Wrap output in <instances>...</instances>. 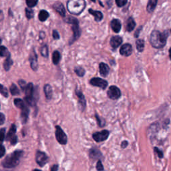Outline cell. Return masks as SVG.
Returning <instances> with one entry per match:
<instances>
[{"label": "cell", "instance_id": "6da1fadb", "mask_svg": "<svg viewBox=\"0 0 171 171\" xmlns=\"http://www.w3.org/2000/svg\"><path fill=\"white\" fill-rule=\"evenodd\" d=\"M23 152L22 150H15L12 154L7 156L4 160L2 161V166L5 169H13L18 166L22 157Z\"/></svg>", "mask_w": 171, "mask_h": 171}, {"label": "cell", "instance_id": "7a4b0ae2", "mask_svg": "<svg viewBox=\"0 0 171 171\" xmlns=\"http://www.w3.org/2000/svg\"><path fill=\"white\" fill-rule=\"evenodd\" d=\"M167 37L168 33L166 32L161 33L157 30H155L150 34V42L154 48L157 49L162 48L166 45Z\"/></svg>", "mask_w": 171, "mask_h": 171}, {"label": "cell", "instance_id": "3957f363", "mask_svg": "<svg viewBox=\"0 0 171 171\" xmlns=\"http://www.w3.org/2000/svg\"><path fill=\"white\" fill-rule=\"evenodd\" d=\"M86 8L85 0H68L67 9L73 15H79Z\"/></svg>", "mask_w": 171, "mask_h": 171}, {"label": "cell", "instance_id": "277c9868", "mask_svg": "<svg viewBox=\"0 0 171 171\" xmlns=\"http://www.w3.org/2000/svg\"><path fill=\"white\" fill-rule=\"evenodd\" d=\"M65 22L71 24L72 26V30L74 32V36H73V40H76L78 39L80 36V30L79 28V23H78V20L75 18H72V17H69L67 18Z\"/></svg>", "mask_w": 171, "mask_h": 171}, {"label": "cell", "instance_id": "5b68a950", "mask_svg": "<svg viewBox=\"0 0 171 171\" xmlns=\"http://www.w3.org/2000/svg\"><path fill=\"white\" fill-rule=\"evenodd\" d=\"M55 135L57 141H58L60 145H66L67 142H68V137H67L66 133L63 132V130L60 126H56Z\"/></svg>", "mask_w": 171, "mask_h": 171}, {"label": "cell", "instance_id": "8992f818", "mask_svg": "<svg viewBox=\"0 0 171 171\" xmlns=\"http://www.w3.org/2000/svg\"><path fill=\"white\" fill-rule=\"evenodd\" d=\"M17 128L15 125H12L5 137L7 141H9L12 145H15L18 142V136L15 135Z\"/></svg>", "mask_w": 171, "mask_h": 171}, {"label": "cell", "instance_id": "52a82bcc", "mask_svg": "<svg viewBox=\"0 0 171 171\" xmlns=\"http://www.w3.org/2000/svg\"><path fill=\"white\" fill-rule=\"evenodd\" d=\"M48 156H47L46 154L42 151H38L36 152V161L37 164L39 166H43L46 165V163L48 161Z\"/></svg>", "mask_w": 171, "mask_h": 171}, {"label": "cell", "instance_id": "ba28073f", "mask_svg": "<svg viewBox=\"0 0 171 171\" xmlns=\"http://www.w3.org/2000/svg\"><path fill=\"white\" fill-rule=\"evenodd\" d=\"M108 98L112 100H118L121 96V91L119 88L116 86H111L107 92Z\"/></svg>", "mask_w": 171, "mask_h": 171}, {"label": "cell", "instance_id": "9c48e42d", "mask_svg": "<svg viewBox=\"0 0 171 171\" xmlns=\"http://www.w3.org/2000/svg\"><path fill=\"white\" fill-rule=\"evenodd\" d=\"M109 135H110V132L108 130H104L101 132L94 133L92 137H93V139L96 142H103V141H104V140H106L108 138Z\"/></svg>", "mask_w": 171, "mask_h": 171}, {"label": "cell", "instance_id": "30bf717a", "mask_svg": "<svg viewBox=\"0 0 171 171\" xmlns=\"http://www.w3.org/2000/svg\"><path fill=\"white\" fill-rule=\"evenodd\" d=\"M90 83L92 86L99 87V88L103 90H105L108 84V83L106 80L100 78H93L92 79L90 80Z\"/></svg>", "mask_w": 171, "mask_h": 171}, {"label": "cell", "instance_id": "8fae6325", "mask_svg": "<svg viewBox=\"0 0 171 171\" xmlns=\"http://www.w3.org/2000/svg\"><path fill=\"white\" fill-rule=\"evenodd\" d=\"M29 62L31 68L33 71H36L38 68V56L34 50H33L29 56Z\"/></svg>", "mask_w": 171, "mask_h": 171}, {"label": "cell", "instance_id": "7c38bea8", "mask_svg": "<svg viewBox=\"0 0 171 171\" xmlns=\"http://www.w3.org/2000/svg\"><path fill=\"white\" fill-rule=\"evenodd\" d=\"M120 54L124 56H129L132 53V47L130 43H125L123 44L120 49Z\"/></svg>", "mask_w": 171, "mask_h": 171}, {"label": "cell", "instance_id": "4fadbf2b", "mask_svg": "<svg viewBox=\"0 0 171 171\" xmlns=\"http://www.w3.org/2000/svg\"><path fill=\"white\" fill-rule=\"evenodd\" d=\"M76 94L78 98V102L80 106V108H81L82 111H84L86 106V100L85 99V97L80 90H76Z\"/></svg>", "mask_w": 171, "mask_h": 171}, {"label": "cell", "instance_id": "5bb4252c", "mask_svg": "<svg viewBox=\"0 0 171 171\" xmlns=\"http://www.w3.org/2000/svg\"><path fill=\"white\" fill-rule=\"evenodd\" d=\"M99 70H100V75L103 77H106L108 75L110 72V68L109 66L106 64V63L102 62L100 63L99 65Z\"/></svg>", "mask_w": 171, "mask_h": 171}, {"label": "cell", "instance_id": "9a60e30c", "mask_svg": "<svg viewBox=\"0 0 171 171\" xmlns=\"http://www.w3.org/2000/svg\"><path fill=\"white\" fill-rule=\"evenodd\" d=\"M122 43V39L120 36H113L110 39V45L113 48H117L118 46L121 45Z\"/></svg>", "mask_w": 171, "mask_h": 171}, {"label": "cell", "instance_id": "2e32d148", "mask_svg": "<svg viewBox=\"0 0 171 171\" xmlns=\"http://www.w3.org/2000/svg\"><path fill=\"white\" fill-rule=\"evenodd\" d=\"M53 8L56 9V11L59 13L60 15L62 17H65L66 15V10L62 3L60 2H56L53 5Z\"/></svg>", "mask_w": 171, "mask_h": 171}, {"label": "cell", "instance_id": "e0dca14e", "mask_svg": "<svg viewBox=\"0 0 171 171\" xmlns=\"http://www.w3.org/2000/svg\"><path fill=\"white\" fill-rule=\"evenodd\" d=\"M121 23H120V20L117 19H114L111 21V28L115 33L120 32V29H121Z\"/></svg>", "mask_w": 171, "mask_h": 171}, {"label": "cell", "instance_id": "ac0fdd59", "mask_svg": "<svg viewBox=\"0 0 171 171\" xmlns=\"http://www.w3.org/2000/svg\"><path fill=\"white\" fill-rule=\"evenodd\" d=\"M43 91L45 93V96L47 100H51L53 96V90L52 86L50 84H46L43 87Z\"/></svg>", "mask_w": 171, "mask_h": 171}, {"label": "cell", "instance_id": "d6986e66", "mask_svg": "<svg viewBox=\"0 0 171 171\" xmlns=\"http://www.w3.org/2000/svg\"><path fill=\"white\" fill-rule=\"evenodd\" d=\"M102 155L101 152H100L98 149L96 148H92L90 150V159L95 160L96 159H100V157H101Z\"/></svg>", "mask_w": 171, "mask_h": 171}, {"label": "cell", "instance_id": "ffe728a7", "mask_svg": "<svg viewBox=\"0 0 171 171\" xmlns=\"http://www.w3.org/2000/svg\"><path fill=\"white\" fill-rule=\"evenodd\" d=\"M88 12L90 13V14L94 15L96 22H100L103 19V14L101 12L94 11V10L92 9H89Z\"/></svg>", "mask_w": 171, "mask_h": 171}, {"label": "cell", "instance_id": "44dd1931", "mask_svg": "<svg viewBox=\"0 0 171 171\" xmlns=\"http://www.w3.org/2000/svg\"><path fill=\"white\" fill-rule=\"evenodd\" d=\"M22 113H21V118H22V122L23 124H26L28 121V116H29V110L28 106H26V108L21 110Z\"/></svg>", "mask_w": 171, "mask_h": 171}, {"label": "cell", "instance_id": "7402d4cb", "mask_svg": "<svg viewBox=\"0 0 171 171\" xmlns=\"http://www.w3.org/2000/svg\"><path fill=\"white\" fill-rule=\"evenodd\" d=\"M13 64V60L11 58V54H9L8 56L6 57V60L3 63V67L5 71H9L10 68Z\"/></svg>", "mask_w": 171, "mask_h": 171}, {"label": "cell", "instance_id": "603a6c76", "mask_svg": "<svg viewBox=\"0 0 171 171\" xmlns=\"http://www.w3.org/2000/svg\"><path fill=\"white\" fill-rule=\"evenodd\" d=\"M157 2H158V0H149L148 5H147L146 7V9L148 12L152 13L155 10Z\"/></svg>", "mask_w": 171, "mask_h": 171}, {"label": "cell", "instance_id": "cb8c5ba5", "mask_svg": "<svg viewBox=\"0 0 171 171\" xmlns=\"http://www.w3.org/2000/svg\"><path fill=\"white\" fill-rule=\"evenodd\" d=\"M136 26V23L132 18H130L126 23V30L128 32H132L135 29Z\"/></svg>", "mask_w": 171, "mask_h": 171}, {"label": "cell", "instance_id": "d4e9b609", "mask_svg": "<svg viewBox=\"0 0 171 171\" xmlns=\"http://www.w3.org/2000/svg\"><path fill=\"white\" fill-rule=\"evenodd\" d=\"M13 102H14V104L16 107H18V108L21 109V110L26 108V107L27 106L26 105L24 101L20 98H15L14 100V101H13Z\"/></svg>", "mask_w": 171, "mask_h": 171}, {"label": "cell", "instance_id": "484cf974", "mask_svg": "<svg viewBox=\"0 0 171 171\" xmlns=\"http://www.w3.org/2000/svg\"><path fill=\"white\" fill-rule=\"evenodd\" d=\"M49 17V13L46 11V10L43 9L41 10L39 13V19L41 22H45L46 20Z\"/></svg>", "mask_w": 171, "mask_h": 171}, {"label": "cell", "instance_id": "4316f807", "mask_svg": "<svg viewBox=\"0 0 171 171\" xmlns=\"http://www.w3.org/2000/svg\"><path fill=\"white\" fill-rule=\"evenodd\" d=\"M136 48L137 50L139 52H143L144 48H145V41L143 39H137L136 42Z\"/></svg>", "mask_w": 171, "mask_h": 171}, {"label": "cell", "instance_id": "83f0119b", "mask_svg": "<svg viewBox=\"0 0 171 171\" xmlns=\"http://www.w3.org/2000/svg\"><path fill=\"white\" fill-rule=\"evenodd\" d=\"M60 53L58 51L56 50V51L53 52L52 55V61L53 64L58 65V63L60 62Z\"/></svg>", "mask_w": 171, "mask_h": 171}, {"label": "cell", "instance_id": "f1b7e54d", "mask_svg": "<svg viewBox=\"0 0 171 171\" xmlns=\"http://www.w3.org/2000/svg\"><path fill=\"white\" fill-rule=\"evenodd\" d=\"M10 92H11L13 96L19 95L20 94V90L18 88L15 84H12L11 87H10Z\"/></svg>", "mask_w": 171, "mask_h": 171}, {"label": "cell", "instance_id": "f546056e", "mask_svg": "<svg viewBox=\"0 0 171 171\" xmlns=\"http://www.w3.org/2000/svg\"><path fill=\"white\" fill-rule=\"evenodd\" d=\"M74 72L77 75L80 77H83L85 74V70L82 67H80V66H77L74 68Z\"/></svg>", "mask_w": 171, "mask_h": 171}, {"label": "cell", "instance_id": "4dcf8cb0", "mask_svg": "<svg viewBox=\"0 0 171 171\" xmlns=\"http://www.w3.org/2000/svg\"><path fill=\"white\" fill-rule=\"evenodd\" d=\"M41 54L44 58H48L49 55V51L47 45H43L41 48Z\"/></svg>", "mask_w": 171, "mask_h": 171}, {"label": "cell", "instance_id": "1f68e13d", "mask_svg": "<svg viewBox=\"0 0 171 171\" xmlns=\"http://www.w3.org/2000/svg\"><path fill=\"white\" fill-rule=\"evenodd\" d=\"M96 118L97 120V122H98V125L100 127H104L106 125V122L104 121V120H103L101 117H100L98 116V114H96Z\"/></svg>", "mask_w": 171, "mask_h": 171}, {"label": "cell", "instance_id": "d6a6232c", "mask_svg": "<svg viewBox=\"0 0 171 171\" xmlns=\"http://www.w3.org/2000/svg\"><path fill=\"white\" fill-rule=\"evenodd\" d=\"M0 54H1L2 57H7L8 56L10 53L8 51V50L5 47L2 46L1 47V53H0Z\"/></svg>", "mask_w": 171, "mask_h": 171}, {"label": "cell", "instance_id": "836d02e7", "mask_svg": "<svg viewBox=\"0 0 171 171\" xmlns=\"http://www.w3.org/2000/svg\"><path fill=\"white\" fill-rule=\"evenodd\" d=\"M38 0H26V4L29 8H33L36 5Z\"/></svg>", "mask_w": 171, "mask_h": 171}, {"label": "cell", "instance_id": "e575fe53", "mask_svg": "<svg viewBox=\"0 0 171 171\" xmlns=\"http://www.w3.org/2000/svg\"><path fill=\"white\" fill-rule=\"evenodd\" d=\"M26 18L28 19L32 18L33 17V10L31 9H29V8H26Z\"/></svg>", "mask_w": 171, "mask_h": 171}, {"label": "cell", "instance_id": "d590c367", "mask_svg": "<svg viewBox=\"0 0 171 171\" xmlns=\"http://www.w3.org/2000/svg\"><path fill=\"white\" fill-rule=\"evenodd\" d=\"M128 0H116V5L119 8H121V7L125 6L126 3Z\"/></svg>", "mask_w": 171, "mask_h": 171}, {"label": "cell", "instance_id": "8d00e7d4", "mask_svg": "<svg viewBox=\"0 0 171 171\" xmlns=\"http://www.w3.org/2000/svg\"><path fill=\"white\" fill-rule=\"evenodd\" d=\"M1 94L3 96L5 97V98H8V90H7V88H5V87L3 86L2 84L1 85Z\"/></svg>", "mask_w": 171, "mask_h": 171}, {"label": "cell", "instance_id": "74e56055", "mask_svg": "<svg viewBox=\"0 0 171 171\" xmlns=\"http://www.w3.org/2000/svg\"><path fill=\"white\" fill-rule=\"evenodd\" d=\"M0 136H1V142L2 143L5 139V128H3L0 130Z\"/></svg>", "mask_w": 171, "mask_h": 171}, {"label": "cell", "instance_id": "f35d334b", "mask_svg": "<svg viewBox=\"0 0 171 171\" xmlns=\"http://www.w3.org/2000/svg\"><path fill=\"white\" fill-rule=\"evenodd\" d=\"M154 150H155V152L157 154V155H158V156L160 159L163 158L164 155H163V152L162 150H160L159 149L157 148V147H155V148H154Z\"/></svg>", "mask_w": 171, "mask_h": 171}, {"label": "cell", "instance_id": "ab89813d", "mask_svg": "<svg viewBox=\"0 0 171 171\" xmlns=\"http://www.w3.org/2000/svg\"><path fill=\"white\" fill-rule=\"evenodd\" d=\"M96 169L98 171H103L104 170V166H103L101 160H99L98 162H97Z\"/></svg>", "mask_w": 171, "mask_h": 171}, {"label": "cell", "instance_id": "60d3db41", "mask_svg": "<svg viewBox=\"0 0 171 171\" xmlns=\"http://www.w3.org/2000/svg\"><path fill=\"white\" fill-rule=\"evenodd\" d=\"M18 84H19V86L21 87V88L22 89V90L23 91V90H24V89L26 88V86H27V84H26V81H24V80H19V81H18Z\"/></svg>", "mask_w": 171, "mask_h": 171}, {"label": "cell", "instance_id": "b9f144b4", "mask_svg": "<svg viewBox=\"0 0 171 171\" xmlns=\"http://www.w3.org/2000/svg\"><path fill=\"white\" fill-rule=\"evenodd\" d=\"M5 117L3 113H0V125H3L5 122Z\"/></svg>", "mask_w": 171, "mask_h": 171}, {"label": "cell", "instance_id": "7bdbcfd3", "mask_svg": "<svg viewBox=\"0 0 171 171\" xmlns=\"http://www.w3.org/2000/svg\"><path fill=\"white\" fill-rule=\"evenodd\" d=\"M53 38L54 39H60V35L58 32L56 30H53Z\"/></svg>", "mask_w": 171, "mask_h": 171}, {"label": "cell", "instance_id": "ee69618b", "mask_svg": "<svg viewBox=\"0 0 171 171\" xmlns=\"http://www.w3.org/2000/svg\"><path fill=\"white\" fill-rule=\"evenodd\" d=\"M0 152H1V158H3V156L5 155V147L4 146H3V145H1V149H0Z\"/></svg>", "mask_w": 171, "mask_h": 171}, {"label": "cell", "instance_id": "f6af8a7d", "mask_svg": "<svg viewBox=\"0 0 171 171\" xmlns=\"http://www.w3.org/2000/svg\"><path fill=\"white\" fill-rule=\"evenodd\" d=\"M128 145V142L126 140H125V141H122V144H121V147L122 149H125L127 147V146Z\"/></svg>", "mask_w": 171, "mask_h": 171}, {"label": "cell", "instance_id": "bcb514c9", "mask_svg": "<svg viewBox=\"0 0 171 171\" xmlns=\"http://www.w3.org/2000/svg\"><path fill=\"white\" fill-rule=\"evenodd\" d=\"M58 165H54L51 169V170L50 171H58Z\"/></svg>", "mask_w": 171, "mask_h": 171}, {"label": "cell", "instance_id": "7dc6e473", "mask_svg": "<svg viewBox=\"0 0 171 171\" xmlns=\"http://www.w3.org/2000/svg\"><path fill=\"white\" fill-rule=\"evenodd\" d=\"M169 56H170V58L171 59V48H170V49L169 50Z\"/></svg>", "mask_w": 171, "mask_h": 171}, {"label": "cell", "instance_id": "c3c4849f", "mask_svg": "<svg viewBox=\"0 0 171 171\" xmlns=\"http://www.w3.org/2000/svg\"><path fill=\"white\" fill-rule=\"evenodd\" d=\"M33 171H42V170H40L39 169H35V170H33Z\"/></svg>", "mask_w": 171, "mask_h": 171}, {"label": "cell", "instance_id": "681fc988", "mask_svg": "<svg viewBox=\"0 0 171 171\" xmlns=\"http://www.w3.org/2000/svg\"><path fill=\"white\" fill-rule=\"evenodd\" d=\"M92 1L93 2H96V1H95V0H92Z\"/></svg>", "mask_w": 171, "mask_h": 171}, {"label": "cell", "instance_id": "f907efd6", "mask_svg": "<svg viewBox=\"0 0 171 171\" xmlns=\"http://www.w3.org/2000/svg\"><path fill=\"white\" fill-rule=\"evenodd\" d=\"M170 32H171V30H170Z\"/></svg>", "mask_w": 171, "mask_h": 171}]
</instances>
